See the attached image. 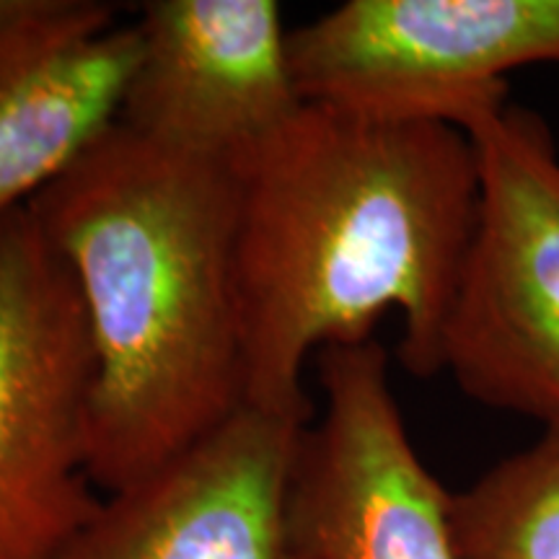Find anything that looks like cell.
<instances>
[{"label":"cell","mask_w":559,"mask_h":559,"mask_svg":"<svg viewBox=\"0 0 559 559\" xmlns=\"http://www.w3.org/2000/svg\"><path fill=\"white\" fill-rule=\"evenodd\" d=\"M479 164L474 239L443 332V370L481 407L559 412V143L502 104L464 128Z\"/></svg>","instance_id":"cell-3"},{"label":"cell","mask_w":559,"mask_h":559,"mask_svg":"<svg viewBox=\"0 0 559 559\" xmlns=\"http://www.w3.org/2000/svg\"><path fill=\"white\" fill-rule=\"evenodd\" d=\"M324 415L300 436L288 485L298 559H459L451 492L423 464L376 340L319 353Z\"/></svg>","instance_id":"cell-6"},{"label":"cell","mask_w":559,"mask_h":559,"mask_svg":"<svg viewBox=\"0 0 559 559\" xmlns=\"http://www.w3.org/2000/svg\"><path fill=\"white\" fill-rule=\"evenodd\" d=\"M459 559H559V412L449 506Z\"/></svg>","instance_id":"cell-10"},{"label":"cell","mask_w":559,"mask_h":559,"mask_svg":"<svg viewBox=\"0 0 559 559\" xmlns=\"http://www.w3.org/2000/svg\"><path fill=\"white\" fill-rule=\"evenodd\" d=\"M34 21V0H0V60L26 37Z\"/></svg>","instance_id":"cell-11"},{"label":"cell","mask_w":559,"mask_h":559,"mask_svg":"<svg viewBox=\"0 0 559 559\" xmlns=\"http://www.w3.org/2000/svg\"><path fill=\"white\" fill-rule=\"evenodd\" d=\"M309 423L241 407L164 469L102 500L50 559H298L288 485Z\"/></svg>","instance_id":"cell-8"},{"label":"cell","mask_w":559,"mask_h":559,"mask_svg":"<svg viewBox=\"0 0 559 559\" xmlns=\"http://www.w3.org/2000/svg\"><path fill=\"white\" fill-rule=\"evenodd\" d=\"M26 207L79 285L88 477L115 495L243 407L236 174L117 122Z\"/></svg>","instance_id":"cell-2"},{"label":"cell","mask_w":559,"mask_h":559,"mask_svg":"<svg viewBox=\"0 0 559 559\" xmlns=\"http://www.w3.org/2000/svg\"><path fill=\"white\" fill-rule=\"evenodd\" d=\"M243 407L311 419V353L402 313L400 360L430 379L479 207L472 138L304 104L234 166Z\"/></svg>","instance_id":"cell-1"},{"label":"cell","mask_w":559,"mask_h":559,"mask_svg":"<svg viewBox=\"0 0 559 559\" xmlns=\"http://www.w3.org/2000/svg\"><path fill=\"white\" fill-rule=\"evenodd\" d=\"M96 355L66 260L29 207L0 221V559H50L94 519Z\"/></svg>","instance_id":"cell-4"},{"label":"cell","mask_w":559,"mask_h":559,"mask_svg":"<svg viewBox=\"0 0 559 559\" xmlns=\"http://www.w3.org/2000/svg\"><path fill=\"white\" fill-rule=\"evenodd\" d=\"M304 104L464 130L559 62V0H347L288 34Z\"/></svg>","instance_id":"cell-5"},{"label":"cell","mask_w":559,"mask_h":559,"mask_svg":"<svg viewBox=\"0 0 559 559\" xmlns=\"http://www.w3.org/2000/svg\"><path fill=\"white\" fill-rule=\"evenodd\" d=\"M120 124L230 166L304 107L275 0H151Z\"/></svg>","instance_id":"cell-7"},{"label":"cell","mask_w":559,"mask_h":559,"mask_svg":"<svg viewBox=\"0 0 559 559\" xmlns=\"http://www.w3.org/2000/svg\"><path fill=\"white\" fill-rule=\"evenodd\" d=\"M138 45L135 24L111 26L0 66V221L120 122Z\"/></svg>","instance_id":"cell-9"}]
</instances>
